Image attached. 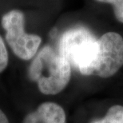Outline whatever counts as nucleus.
Returning a JSON list of instances; mask_svg holds the SVG:
<instances>
[{
	"label": "nucleus",
	"instance_id": "obj_2",
	"mask_svg": "<svg viewBox=\"0 0 123 123\" xmlns=\"http://www.w3.org/2000/svg\"><path fill=\"white\" fill-rule=\"evenodd\" d=\"M98 51V39L88 29L74 27L58 42V54L83 75H88Z\"/></svg>",
	"mask_w": 123,
	"mask_h": 123
},
{
	"label": "nucleus",
	"instance_id": "obj_1",
	"mask_svg": "<svg viewBox=\"0 0 123 123\" xmlns=\"http://www.w3.org/2000/svg\"><path fill=\"white\" fill-rule=\"evenodd\" d=\"M29 78L37 82L38 90L46 95L62 92L71 77L69 62L49 46L36 54L28 70Z\"/></svg>",
	"mask_w": 123,
	"mask_h": 123
},
{
	"label": "nucleus",
	"instance_id": "obj_4",
	"mask_svg": "<svg viewBox=\"0 0 123 123\" xmlns=\"http://www.w3.org/2000/svg\"><path fill=\"white\" fill-rule=\"evenodd\" d=\"M123 66V38L115 32H107L98 39V51L88 75L110 78Z\"/></svg>",
	"mask_w": 123,
	"mask_h": 123
},
{
	"label": "nucleus",
	"instance_id": "obj_9",
	"mask_svg": "<svg viewBox=\"0 0 123 123\" xmlns=\"http://www.w3.org/2000/svg\"><path fill=\"white\" fill-rule=\"evenodd\" d=\"M0 123H9V120L6 115L4 114L2 110H0Z\"/></svg>",
	"mask_w": 123,
	"mask_h": 123
},
{
	"label": "nucleus",
	"instance_id": "obj_8",
	"mask_svg": "<svg viewBox=\"0 0 123 123\" xmlns=\"http://www.w3.org/2000/svg\"><path fill=\"white\" fill-rule=\"evenodd\" d=\"M115 18L118 22L123 23V0L113 5Z\"/></svg>",
	"mask_w": 123,
	"mask_h": 123
},
{
	"label": "nucleus",
	"instance_id": "obj_3",
	"mask_svg": "<svg viewBox=\"0 0 123 123\" xmlns=\"http://www.w3.org/2000/svg\"><path fill=\"white\" fill-rule=\"evenodd\" d=\"M24 23V14L18 10H12L2 18V26L6 31V40L12 51L20 59L30 60L38 52L42 38L37 34L26 33Z\"/></svg>",
	"mask_w": 123,
	"mask_h": 123
},
{
	"label": "nucleus",
	"instance_id": "obj_5",
	"mask_svg": "<svg viewBox=\"0 0 123 123\" xmlns=\"http://www.w3.org/2000/svg\"><path fill=\"white\" fill-rule=\"evenodd\" d=\"M23 123H66L63 108L55 102H43L25 117Z\"/></svg>",
	"mask_w": 123,
	"mask_h": 123
},
{
	"label": "nucleus",
	"instance_id": "obj_10",
	"mask_svg": "<svg viewBox=\"0 0 123 123\" xmlns=\"http://www.w3.org/2000/svg\"><path fill=\"white\" fill-rule=\"evenodd\" d=\"M98 2H105V3H110L112 5H114L117 3L118 2L122 1V0H97Z\"/></svg>",
	"mask_w": 123,
	"mask_h": 123
},
{
	"label": "nucleus",
	"instance_id": "obj_6",
	"mask_svg": "<svg viewBox=\"0 0 123 123\" xmlns=\"http://www.w3.org/2000/svg\"><path fill=\"white\" fill-rule=\"evenodd\" d=\"M90 123H123V106L120 105H113L108 110L103 118L93 120Z\"/></svg>",
	"mask_w": 123,
	"mask_h": 123
},
{
	"label": "nucleus",
	"instance_id": "obj_7",
	"mask_svg": "<svg viewBox=\"0 0 123 123\" xmlns=\"http://www.w3.org/2000/svg\"><path fill=\"white\" fill-rule=\"evenodd\" d=\"M8 52L3 39L0 36V73H2L8 65Z\"/></svg>",
	"mask_w": 123,
	"mask_h": 123
}]
</instances>
